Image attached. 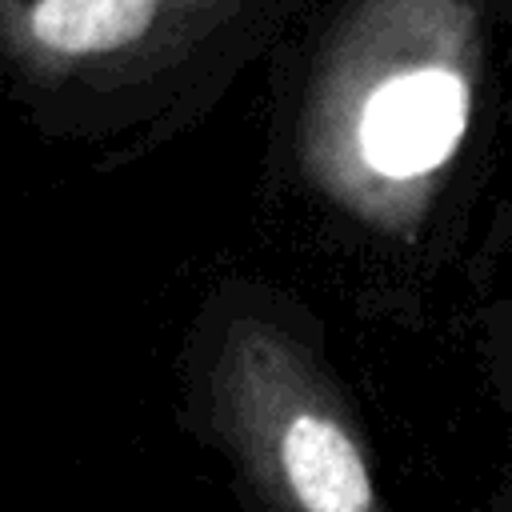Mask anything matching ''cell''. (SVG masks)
Here are the masks:
<instances>
[{
  "mask_svg": "<svg viewBox=\"0 0 512 512\" xmlns=\"http://www.w3.org/2000/svg\"><path fill=\"white\" fill-rule=\"evenodd\" d=\"M212 440L240 512H392L372 448L324 376L268 344H244L220 376Z\"/></svg>",
  "mask_w": 512,
  "mask_h": 512,
  "instance_id": "obj_1",
  "label": "cell"
},
{
  "mask_svg": "<svg viewBox=\"0 0 512 512\" xmlns=\"http://www.w3.org/2000/svg\"><path fill=\"white\" fill-rule=\"evenodd\" d=\"M468 120V88L448 68L380 84L360 116V148L384 176H420L448 160Z\"/></svg>",
  "mask_w": 512,
  "mask_h": 512,
  "instance_id": "obj_2",
  "label": "cell"
},
{
  "mask_svg": "<svg viewBox=\"0 0 512 512\" xmlns=\"http://www.w3.org/2000/svg\"><path fill=\"white\" fill-rule=\"evenodd\" d=\"M156 0H40L32 36L56 52L84 56L136 40L152 24Z\"/></svg>",
  "mask_w": 512,
  "mask_h": 512,
  "instance_id": "obj_3",
  "label": "cell"
}]
</instances>
